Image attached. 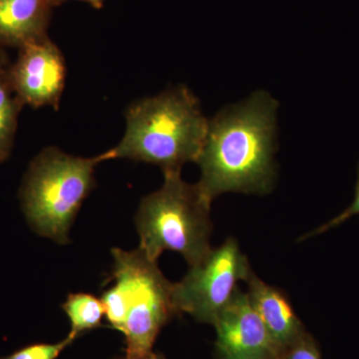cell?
Returning a JSON list of instances; mask_svg holds the SVG:
<instances>
[{"label": "cell", "instance_id": "obj_11", "mask_svg": "<svg viewBox=\"0 0 359 359\" xmlns=\"http://www.w3.org/2000/svg\"><path fill=\"white\" fill-rule=\"evenodd\" d=\"M9 69L8 57L0 47V164L11 156L18 129V113L23 106L11 86Z\"/></svg>", "mask_w": 359, "mask_h": 359}, {"label": "cell", "instance_id": "obj_4", "mask_svg": "<svg viewBox=\"0 0 359 359\" xmlns=\"http://www.w3.org/2000/svg\"><path fill=\"white\" fill-rule=\"evenodd\" d=\"M103 161L102 154L81 158L55 147L44 149L30 164L20 190L23 212L33 231L67 244L82 203L95 187V168Z\"/></svg>", "mask_w": 359, "mask_h": 359}, {"label": "cell", "instance_id": "obj_15", "mask_svg": "<svg viewBox=\"0 0 359 359\" xmlns=\"http://www.w3.org/2000/svg\"><path fill=\"white\" fill-rule=\"evenodd\" d=\"M356 215H359V165L358 183H356L355 196H354L353 204L349 205L346 211L342 212L341 214L339 215V216L332 219V221L323 224L320 228L316 229V230L313 231V233H309L308 235L304 236L302 238L306 240V238L313 237V236L320 235V233H325V231L330 230V229L340 226V224H344V222L347 221V219H351V217L356 216Z\"/></svg>", "mask_w": 359, "mask_h": 359}, {"label": "cell", "instance_id": "obj_7", "mask_svg": "<svg viewBox=\"0 0 359 359\" xmlns=\"http://www.w3.org/2000/svg\"><path fill=\"white\" fill-rule=\"evenodd\" d=\"M11 86L22 105L58 109L65 86V57L48 36L20 49L9 69Z\"/></svg>", "mask_w": 359, "mask_h": 359}, {"label": "cell", "instance_id": "obj_12", "mask_svg": "<svg viewBox=\"0 0 359 359\" xmlns=\"http://www.w3.org/2000/svg\"><path fill=\"white\" fill-rule=\"evenodd\" d=\"M63 311L70 321V332L67 337L75 340L90 330L102 327L105 309L101 299L86 292L68 294L62 304Z\"/></svg>", "mask_w": 359, "mask_h": 359}, {"label": "cell", "instance_id": "obj_9", "mask_svg": "<svg viewBox=\"0 0 359 359\" xmlns=\"http://www.w3.org/2000/svg\"><path fill=\"white\" fill-rule=\"evenodd\" d=\"M245 282L252 306L283 353L308 334L287 295L264 283L252 271Z\"/></svg>", "mask_w": 359, "mask_h": 359}, {"label": "cell", "instance_id": "obj_1", "mask_svg": "<svg viewBox=\"0 0 359 359\" xmlns=\"http://www.w3.org/2000/svg\"><path fill=\"white\" fill-rule=\"evenodd\" d=\"M278 108V101L259 90L209 121L196 162L201 169L197 185L210 202L224 193L264 195L271 190Z\"/></svg>", "mask_w": 359, "mask_h": 359}, {"label": "cell", "instance_id": "obj_2", "mask_svg": "<svg viewBox=\"0 0 359 359\" xmlns=\"http://www.w3.org/2000/svg\"><path fill=\"white\" fill-rule=\"evenodd\" d=\"M209 120L190 90L180 86L137 101L126 112V132L104 161L130 159L181 171L199 157Z\"/></svg>", "mask_w": 359, "mask_h": 359}, {"label": "cell", "instance_id": "obj_8", "mask_svg": "<svg viewBox=\"0 0 359 359\" xmlns=\"http://www.w3.org/2000/svg\"><path fill=\"white\" fill-rule=\"evenodd\" d=\"M218 359H280L282 351L269 334L247 292L237 290L214 323Z\"/></svg>", "mask_w": 359, "mask_h": 359}, {"label": "cell", "instance_id": "obj_5", "mask_svg": "<svg viewBox=\"0 0 359 359\" xmlns=\"http://www.w3.org/2000/svg\"><path fill=\"white\" fill-rule=\"evenodd\" d=\"M112 278L109 287L116 309L125 318L123 359H145L153 353L161 330L179 314L174 302V283L140 249H112Z\"/></svg>", "mask_w": 359, "mask_h": 359}, {"label": "cell", "instance_id": "obj_16", "mask_svg": "<svg viewBox=\"0 0 359 359\" xmlns=\"http://www.w3.org/2000/svg\"><path fill=\"white\" fill-rule=\"evenodd\" d=\"M65 1H67V0H54V4H55V6H58ZM78 1L87 2V4H89L90 6L94 7V8L99 9L102 8L105 0H78Z\"/></svg>", "mask_w": 359, "mask_h": 359}, {"label": "cell", "instance_id": "obj_6", "mask_svg": "<svg viewBox=\"0 0 359 359\" xmlns=\"http://www.w3.org/2000/svg\"><path fill=\"white\" fill-rule=\"evenodd\" d=\"M250 273L247 257L241 252L237 241L228 238L199 264L190 266L181 282L174 283L177 311L214 325L237 292L238 283L245 282Z\"/></svg>", "mask_w": 359, "mask_h": 359}, {"label": "cell", "instance_id": "obj_14", "mask_svg": "<svg viewBox=\"0 0 359 359\" xmlns=\"http://www.w3.org/2000/svg\"><path fill=\"white\" fill-rule=\"evenodd\" d=\"M280 359H323L318 342L311 334H304L299 341L289 347Z\"/></svg>", "mask_w": 359, "mask_h": 359}, {"label": "cell", "instance_id": "obj_3", "mask_svg": "<svg viewBox=\"0 0 359 359\" xmlns=\"http://www.w3.org/2000/svg\"><path fill=\"white\" fill-rule=\"evenodd\" d=\"M163 186L146 196L135 217L140 236L139 249L153 262L165 250L179 252L189 266L211 252L212 202L181 178V171L166 172Z\"/></svg>", "mask_w": 359, "mask_h": 359}, {"label": "cell", "instance_id": "obj_13", "mask_svg": "<svg viewBox=\"0 0 359 359\" xmlns=\"http://www.w3.org/2000/svg\"><path fill=\"white\" fill-rule=\"evenodd\" d=\"M73 342L74 340L66 337L65 340L56 344H29L0 359H56Z\"/></svg>", "mask_w": 359, "mask_h": 359}, {"label": "cell", "instance_id": "obj_17", "mask_svg": "<svg viewBox=\"0 0 359 359\" xmlns=\"http://www.w3.org/2000/svg\"><path fill=\"white\" fill-rule=\"evenodd\" d=\"M145 359H166L164 356L161 355V354L152 353L150 355H148Z\"/></svg>", "mask_w": 359, "mask_h": 359}, {"label": "cell", "instance_id": "obj_10", "mask_svg": "<svg viewBox=\"0 0 359 359\" xmlns=\"http://www.w3.org/2000/svg\"><path fill=\"white\" fill-rule=\"evenodd\" d=\"M54 0H0V47H18L47 37Z\"/></svg>", "mask_w": 359, "mask_h": 359}]
</instances>
